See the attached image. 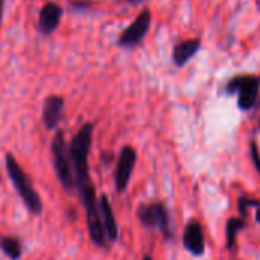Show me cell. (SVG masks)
<instances>
[{"label":"cell","instance_id":"cell-1","mask_svg":"<svg viewBox=\"0 0 260 260\" xmlns=\"http://www.w3.org/2000/svg\"><path fill=\"white\" fill-rule=\"evenodd\" d=\"M93 129H94L93 123L90 122L84 123L78 129V133L72 137L70 143H67V148H69V157L75 174L76 192L85 210V219H87V229L90 238L94 245L107 247L108 242L105 238V232L99 213V203H98L99 200L90 177V165H88Z\"/></svg>","mask_w":260,"mask_h":260},{"label":"cell","instance_id":"cell-2","mask_svg":"<svg viewBox=\"0 0 260 260\" xmlns=\"http://www.w3.org/2000/svg\"><path fill=\"white\" fill-rule=\"evenodd\" d=\"M5 163H6V171L9 175V180L15 189V192L18 193V197L21 198L23 204L27 207V210L34 215L38 216L43 212V203L41 198L38 195V192L34 189L30 178L27 177V174L21 169L20 163L17 161V158L12 154H6L5 157Z\"/></svg>","mask_w":260,"mask_h":260},{"label":"cell","instance_id":"cell-3","mask_svg":"<svg viewBox=\"0 0 260 260\" xmlns=\"http://www.w3.org/2000/svg\"><path fill=\"white\" fill-rule=\"evenodd\" d=\"M50 151H52L53 168H55L59 184L62 186V189L66 192L76 190L75 174H73V168L70 163L69 148H67L66 139H64V131H61V129L56 131V134L53 136L52 143H50Z\"/></svg>","mask_w":260,"mask_h":260},{"label":"cell","instance_id":"cell-4","mask_svg":"<svg viewBox=\"0 0 260 260\" xmlns=\"http://www.w3.org/2000/svg\"><path fill=\"white\" fill-rule=\"evenodd\" d=\"M225 90L229 94H238V105L242 111L251 110L259 98L260 76L259 75H236L233 76Z\"/></svg>","mask_w":260,"mask_h":260},{"label":"cell","instance_id":"cell-5","mask_svg":"<svg viewBox=\"0 0 260 260\" xmlns=\"http://www.w3.org/2000/svg\"><path fill=\"white\" fill-rule=\"evenodd\" d=\"M137 218L143 227L160 230L166 238L171 236V218L165 204L158 201L142 204L137 209Z\"/></svg>","mask_w":260,"mask_h":260},{"label":"cell","instance_id":"cell-6","mask_svg":"<svg viewBox=\"0 0 260 260\" xmlns=\"http://www.w3.org/2000/svg\"><path fill=\"white\" fill-rule=\"evenodd\" d=\"M152 23V14L148 8L142 9L140 14L131 21V24L123 29L117 38V46L123 49H133L143 43L145 37L149 32Z\"/></svg>","mask_w":260,"mask_h":260},{"label":"cell","instance_id":"cell-7","mask_svg":"<svg viewBox=\"0 0 260 260\" xmlns=\"http://www.w3.org/2000/svg\"><path fill=\"white\" fill-rule=\"evenodd\" d=\"M136 161H137L136 149L129 145L123 146L119 152L116 172H114V184H116V190L119 193H123L126 190L131 175H133V171L136 168Z\"/></svg>","mask_w":260,"mask_h":260},{"label":"cell","instance_id":"cell-8","mask_svg":"<svg viewBox=\"0 0 260 260\" xmlns=\"http://www.w3.org/2000/svg\"><path fill=\"white\" fill-rule=\"evenodd\" d=\"M64 9L55 3V2H46L40 12H38V23H37V30L44 35L49 37L52 35L61 24V18H62Z\"/></svg>","mask_w":260,"mask_h":260},{"label":"cell","instance_id":"cell-9","mask_svg":"<svg viewBox=\"0 0 260 260\" xmlns=\"http://www.w3.org/2000/svg\"><path fill=\"white\" fill-rule=\"evenodd\" d=\"M64 98L58 94H50L44 99L43 104V122L47 129H55L62 120L64 116Z\"/></svg>","mask_w":260,"mask_h":260},{"label":"cell","instance_id":"cell-10","mask_svg":"<svg viewBox=\"0 0 260 260\" xmlns=\"http://www.w3.org/2000/svg\"><path fill=\"white\" fill-rule=\"evenodd\" d=\"M183 245L184 248L193 256H203L206 251V241L203 235V229L197 221H190L183 235Z\"/></svg>","mask_w":260,"mask_h":260},{"label":"cell","instance_id":"cell-11","mask_svg":"<svg viewBox=\"0 0 260 260\" xmlns=\"http://www.w3.org/2000/svg\"><path fill=\"white\" fill-rule=\"evenodd\" d=\"M98 203H99V213H101L105 238L108 242H116L119 238V227H117V221H116L111 203L107 195H101Z\"/></svg>","mask_w":260,"mask_h":260},{"label":"cell","instance_id":"cell-12","mask_svg":"<svg viewBox=\"0 0 260 260\" xmlns=\"http://www.w3.org/2000/svg\"><path fill=\"white\" fill-rule=\"evenodd\" d=\"M201 50L200 38H187L175 44L172 50V62L177 67H184L198 52Z\"/></svg>","mask_w":260,"mask_h":260},{"label":"cell","instance_id":"cell-13","mask_svg":"<svg viewBox=\"0 0 260 260\" xmlns=\"http://www.w3.org/2000/svg\"><path fill=\"white\" fill-rule=\"evenodd\" d=\"M0 251L11 260H18L23 256L21 241L14 236H0Z\"/></svg>","mask_w":260,"mask_h":260},{"label":"cell","instance_id":"cell-14","mask_svg":"<svg viewBox=\"0 0 260 260\" xmlns=\"http://www.w3.org/2000/svg\"><path fill=\"white\" fill-rule=\"evenodd\" d=\"M244 221L239 219V218H232L229 219L227 222V227H225V239H227V248H233L235 244H236V239H238V235L239 232L244 229Z\"/></svg>","mask_w":260,"mask_h":260},{"label":"cell","instance_id":"cell-15","mask_svg":"<svg viewBox=\"0 0 260 260\" xmlns=\"http://www.w3.org/2000/svg\"><path fill=\"white\" fill-rule=\"evenodd\" d=\"M251 158H253V161H254V165H256V168H257V171H259V174H260L259 149H257V145H256L254 142L251 143Z\"/></svg>","mask_w":260,"mask_h":260},{"label":"cell","instance_id":"cell-16","mask_svg":"<svg viewBox=\"0 0 260 260\" xmlns=\"http://www.w3.org/2000/svg\"><path fill=\"white\" fill-rule=\"evenodd\" d=\"M245 206H259V203H257V201H250V200L241 198V200H239V210H241V213H242V215H244V209H245Z\"/></svg>","mask_w":260,"mask_h":260},{"label":"cell","instance_id":"cell-17","mask_svg":"<svg viewBox=\"0 0 260 260\" xmlns=\"http://www.w3.org/2000/svg\"><path fill=\"white\" fill-rule=\"evenodd\" d=\"M3 11H5V0H0V27L3 21Z\"/></svg>","mask_w":260,"mask_h":260},{"label":"cell","instance_id":"cell-18","mask_svg":"<svg viewBox=\"0 0 260 260\" xmlns=\"http://www.w3.org/2000/svg\"><path fill=\"white\" fill-rule=\"evenodd\" d=\"M131 5H137V3H140V2H143V0H128Z\"/></svg>","mask_w":260,"mask_h":260},{"label":"cell","instance_id":"cell-19","mask_svg":"<svg viewBox=\"0 0 260 260\" xmlns=\"http://www.w3.org/2000/svg\"><path fill=\"white\" fill-rule=\"evenodd\" d=\"M256 221H257V222L260 224V209L257 210V212H256Z\"/></svg>","mask_w":260,"mask_h":260},{"label":"cell","instance_id":"cell-20","mask_svg":"<svg viewBox=\"0 0 260 260\" xmlns=\"http://www.w3.org/2000/svg\"><path fill=\"white\" fill-rule=\"evenodd\" d=\"M143 260H152V257H151V256H145V257H143Z\"/></svg>","mask_w":260,"mask_h":260}]
</instances>
